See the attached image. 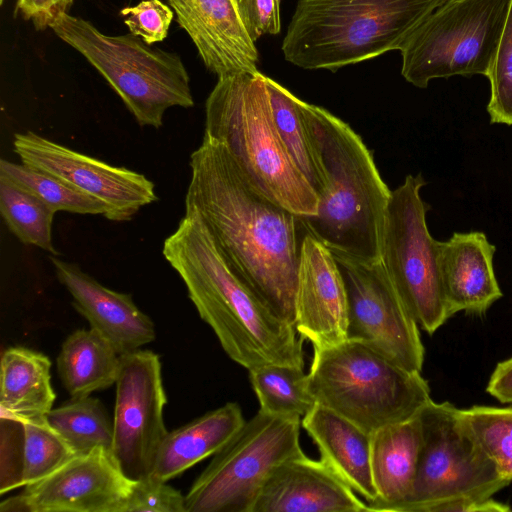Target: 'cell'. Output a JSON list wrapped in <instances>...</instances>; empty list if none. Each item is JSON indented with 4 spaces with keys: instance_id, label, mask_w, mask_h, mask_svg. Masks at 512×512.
Instances as JSON below:
<instances>
[{
    "instance_id": "1",
    "label": "cell",
    "mask_w": 512,
    "mask_h": 512,
    "mask_svg": "<svg viewBox=\"0 0 512 512\" xmlns=\"http://www.w3.org/2000/svg\"><path fill=\"white\" fill-rule=\"evenodd\" d=\"M185 208L195 210L228 264L279 319L294 326L301 216L260 192L225 147L203 137L190 156Z\"/></svg>"
},
{
    "instance_id": "2",
    "label": "cell",
    "mask_w": 512,
    "mask_h": 512,
    "mask_svg": "<svg viewBox=\"0 0 512 512\" xmlns=\"http://www.w3.org/2000/svg\"><path fill=\"white\" fill-rule=\"evenodd\" d=\"M162 253L234 362L248 371L268 364L304 367V340L234 272L195 210L185 208Z\"/></svg>"
},
{
    "instance_id": "3",
    "label": "cell",
    "mask_w": 512,
    "mask_h": 512,
    "mask_svg": "<svg viewBox=\"0 0 512 512\" xmlns=\"http://www.w3.org/2000/svg\"><path fill=\"white\" fill-rule=\"evenodd\" d=\"M301 109L326 176L316 215L302 217L306 230L334 256L381 259L391 190L373 152L349 124L328 110L303 100Z\"/></svg>"
},
{
    "instance_id": "4",
    "label": "cell",
    "mask_w": 512,
    "mask_h": 512,
    "mask_svg": "<svg viewBox=\"0 0 512 512\" xmlns=\"http://www.w3.org/2000/svg\"><path fill=\"white\" fill-rule=\"evenodd\" d=\"M203 137L222 144L265 196L298 216L316 215L319 197L280 138L265 75L219 77L206 100Z\"/></svg>"
},
{
    "instance_id": "5",
    "label": "cell",
    "mask_w": 512,
    "mask_h": 512,
    "mask_svg": "<svg viewBox=\"0 0 512 512\" xmlns=\"http://www.w3.org/2000/svg\"><path fill=\"white\" fill-rule=\"evenodd\" d=\"M445 0H298L282 43L284 58L336 71L399 50Z\"/></svg>"
},
{
    "instance_id": "6",
    "label": "cell",
    "mask_w": 512,
    "mask_h": 512,
    "mask_svg": "<svg viewBox=\"0 0 512 512\" xmlns=\"http://www.w3.org/2000/svg\"><path fill=\"white\" fill-rule=\"evenodd\" d=\"M313 351L308 387L316 403L370 434L416 417L431 400L421 372L410 371L361 342L346 339Z\"/></svg>"
},
{
    "instance_id": "7",
    "label": "cell",
    "mask_w": 512,
    "mask_h": 512,
    "mask_svg": "<svg viewBox=\"0 0 512 512\" xmlns=\"http://www.w3.org/2000/svg\"><path fill=\"white\" fill-rule=\"evenodd\" d=\"M50 28L96 68L139 125L159 128L167 109L194 105L189 75L178 54L154 49L132 33L105 35L68 13Z\"/></svg>"
},
{
    "instance_id": "8",
    "label": "cell",
    "mask_w": 512,
    "mask_h": 512,
    "mask_svg": "<svg viewBox=\"0 0 512 512\" xmlns=\"http://www.w3.org/2000/svg\"><path fill=\"white\" fill-rule=\"evenodd\" d=\"M511 0H445L399 49L401 74L418 88L436 78L487 76Z\"/></svg>"
},
{
    "instance_id": "9",
    "label": "cell",
    "mask_w": 512,
    "mask_h": 512,
    "mask_svg": "<svg viewBox=\"0 0 512 512\" xmlns=\"http://www.w3.org/2000/svg\"><path fill=\"white\" fill-rule=\"evenodd\" d=\"M418 418L417 472L401 512H446L458 502L490 498L511 483L462 427L457 407L431 399Z\"/></svg>"
},
{
    "instance_id": "10",
    "label": "cell",
    "mask_w": 512,
    "mask_h": 512,
    "mask_svg": "<svg viewBox=\"0 0 512 512\" xmlns=\"http://www.w3.org/2000/svg\"><path fill=\"white\" fill-rule=\"evenodd\" d=\"M301 420L259 410L245 421L191 485L186 512H252L274 468L303 453Z\"/></svg>"
},
{
    "instance_id": "11",
    "label": "cell",
    "mask_w": 512,
    "mask_h": 512,
    "mask_svg": "<svg viewBox=\"0 0 512 512\" xmlns=\"http://www.w3.org/2000/svg\"><path fill=\"white\" fill-rule=\"evenodd\" d=\"M426 184L419 173L407 175L391 190L381 260L418 326L433 334L450 317L441 268V241L427 227L429 206L420 196Z\"/></svg>"
},
{
    "instance_id": "12",
    "label": "cell",
    "mask_w": 512,
    "mask_h": 512,
    "mask_svg": "<svg viewBox=\"0 0 512 512\" xmlns=\"http://www.w3.org/2000/svg\"><path fill=\"white\" fill-rule=\"evenodd\" d=\"M334 257L347 294V339L369 346L410 371L421 372L425 350L420 327L382 260Z\"/></svg>"
},
{
    "instance_id": "13",
    "label": "cell",
    "mask_w": 512,
    "mask_h": 512,
    "mask_svg": "<svg viewBox=\"0 0 512 512\" xmlns=\"http://www.w3.org/2000/svg\"><path fill=\"white\" fill-rule=\"evenodd\" d=\"M166 402L159 355L140 349L121 354L111 452L134 481L151 474L168 433L163 420Z\"/></svg>"
},
{
    "instance_id": "14",
    "label": "cell",
    "mask_w": 512,
    "mask_h": 512,
    "mask_svg": "<svg viewBox=\"0 0 512 512\" xmlns=\"http://www.w3.org/2000/svg\"><path fill=\"white\" fill-rule=\"evenodd\" d=\"M134 480L112 452L76 454L44 478L0 503L1 512H126Z\"/></svg>"
},
{
    "instance_id": "15",
    "label": "cell",
    "mask_w": 512,
    "mask_h": 512,
    "mask_svg": "<svg viewBox=\"0 0 512 512\" xmlns=\"http://www.w3.org/2000/svg\"><path fill=\"white\" fill-rule=\"evenodd\" d=\"M13 148L21 163L103 202L109 220L128 221L158 199L154 183L145 175L77 152L32 131L15 134Z\"/></svg>"
},
{
    "instance_id": "16",
    "label": "cell",
    "mask_w": 512,
    "mask_h": 512,
    "mask_svg": "<svg viewBox=\"0 0 512 512\" xmlns=\"http://www.w3.org/2000/svg\"><path fill=\"white\" fill-rule=\"evenodd\" d=\"M347 323V294L338 263L307 231L299 256L294 328L313 348H323L347 339Z\"/></svg>"
},
{
    "instance_id": "17",
    "label": "cell",
    "mask_w": 512,
    "mask_h": 512,
    "mask_svg": "<svg viewBox=\"0 0 512 512\" xmlns=\"http://www.w3.org/2000/svg\"><path fill=\"white\" fill-rule=\"evenodd\" d=\"M206 68L219 77L257 73L259 54L236 0H168Z\"/></svg>"
},
{
    "instance_id": "18",
    "label": "cell",
    "mask_w": 512,
    "mask_h": 512,
    "mask_svg": "<svg viewBox=\"0 0 512 512\" xmlns=\"http://www.w3.org/2000/svg\"><path fill=\"white\" fill-rule=\"evenodd\" d=\"M58 281L73 298L72 305L119 355L155 340V326L130 294L111 290L84 272L76 263L49 257Z\"/></svg>"
},
{
    "instance_id": "19",
    "label": "cell",
    "mask_w": 512,
    "mask_h": 512,
    "mask_svg": "<svg viewBox=\"0 0 512 512\" xmlns=\"http://www.w3.org/2000/svg\"><path fill=\"white\" fill-rule=\"evenodd\" d=\"M348 511H369V507L321 460L304 453L274 468L252 508V512Z\"/></svg>"
},
{
    "instance_id": "20",
    "label": "cell",
    "mask_w": 512,
    "mask_h": 512,
    "mask_svg": "<svg viewBox=\"0 0 512 512\" xmlns=\"http://www.w3.org/2000/svg\"><path fill=\"white\" fill-rule=\"evenodd\" d=\"M495 246L480 231L455 232L441 241L440 268L450 315L484 314L502 297L495 276Z\"/></svg>"
},
{
    "instance_id": "21",
    "label": "cell",
    "mask_w": 512,
    "mask_h": 512,
    "mask_svg": "<svg viewBox=\"0 0 512 512\" xmlns=\"http://www.w3.org/2000/svg\"><path fill=\"white\" fill-rule=\"evenodd\" d=\"M301 425L317 445L320 460L366 500H377L371 471V434L316 403Z\"/></svg>"
},
{
    "instance_id": "22",
    "label": "cell",
    "mask_w": 512,
    "mask_h": 512,
    "mask_svg": "<svg viewBox=\"0 0 512 512\" xmlns=\"http://www.w3.org/2000/svg\"><path fill=\"white\" fill-rule=\"evenodd\" d=\"M421 445L418 415L371 434V471L378 498L369 511L401 512L414 486Z\"/></svg>"
},
{
    "instance_id": "23",
    "label": "cell",
    "mask_w": 512,
    "mask_h": 512,
    "mask_svg": "<svg viewBox=\"0 0 512 512\" xmlns=\"http://www.w3.org/2000/svg\"><path fill=\"white\" fill-rule=\"evenodd\" d=\"M241 407L235 402L209 411L168 432L150 475L168 482L221 450L244 425Z\"/></svg>"
},
{
    "instance_id": "24",
    "label": "cell",
    "mask_w": 512,
    "mask_h": 512,
    "mask_svg": "<svg viewBox=\"0 0 512 512\" xmlns=\"http://www.w3.org/2000/svg\"><path fill=\"white\" fill-rule=\"evenodd\" d=\"M50 368V359L41 352L6 349L1 357L0 416L21 422L45 416L56 398Z\"/></svg>"
},
{
    "instance_id": "25",
    "label": "cell",
    "mask_w": 512,
    "mask_h": 512,
    "mask_svg": "<svg viewBox=\"0 0 512 512\" xmlns=\"http://www.w3.org/2000/svg\"><path fill=\"white\" fill-rule=\"evenodd\" d=\"M120 355L113 345L94 329H79L62 344L57 370L71 398L90 396L116 384Z\"/></svg>"
},
{
    "instance_id": "26",
    "label": "cell",
    "mask_w": 512,
    "mask_h": 512,
    "mask_svg": "<svg viewBox=\"0 0 512 512\" xmlns=\"http://www.w3.org/2000/svg\"><path fill=\"white\" fill-rule=\"evenodd\" d=\"M265 82L280 138L296 167L320 197L325 191L326 176L301 109V99L267 76Z\"/></svg>"
},
{
    "instance_id": "27",
    "label": "cell",
    "mask_w": 512,
    "mask_h": 512,
    "mask_svg": "<svg viewBox=\"0 0 512 512\" xmlns=\"http://www.w3.org/2000/svg\"><path fill=\"white\" fill-rule=\"evenodd\" d=\"M249 380L260 411L304 417L316 404L301 366L268 364L249 370Z\"/></svg>"
},
{
    "instance_id": "28",
    "label": "cell",
    "mask_w": 512,
    "mask_h": 512,
    "mask_svg": "<svg viewBox=\"0 0 512 512\" xmlns=\"http://www.w3.org/2000/svg\"><path fill=\"white\" fill-rule=\"evenodd\" d=\"M45 419L72 448L75 454L94 448L111 451L113 421L103 403L90 396L71 398L65 404L52 408Z\"/></svg>"
},
{
    "instance_id": "29",
    "label": "cell",
    "mask_w": 512,
    "mask_h": 512,
    "mask_svg": "<svg viewBox=\"0 0 512 512\" xmlns=\"http://www.w3.org/2000/svg\"><path fill=\"white\" fill-rule=\"evenodd\" d=\"M0 213L9 230L24 244L53 255L52 223L55 211L38 197L0 175Z\"/></svg>"
},
{
    "instance_id": "30",
    "label": "cell",
    "mask_w": 512,
    "mask_h": 512,
    "mask_svg": "<svg viewBox=\"0 0 512 512\" xmlns=\"http://www.w3.org/2000/svg\"><path fill=\"white\" fill-rule=\"evenodd\" d=\"M0 175L26 189L55 212L107 215V207L100 200L80 192L59 178L6 159L0 160Z\"/></svg>"
},
{
    "instance_id": "31",
    "label": "cell",
    "mask_w": 512,
    "mask_h": 512,
    "mask_svg": "<svg viewBox=\"0 0 512 512\" xmlns=\"http://www.w3.org/2000/svg\"><path fill=\"white\" fill-rule=\"evenodd\" d=\"M458 419L500 473L512 482V407L458 408Z\"/></svg>"
},
{
    "instance_id": "32",
    "label": "cell",
    "mask_w": 512,
    "mask_h": 512,
    "mask_svg": "<svg viewBox=\"0 0 512 512\" xmlns=\"http://www.w3.org/2000/svg\"><path fill=\"white\" fill-rule=\"evenodd\" d=\"M22 424L23 486L44 478L76 455L45 416L26 419Z\"/></svg>"
},
{
    "instance_id": "33",
    "label": "cell",
    "mask_w": 512,
    "mask_h": 512,
    "mask_svg": "<svg viewBox=\"0 0 512 512\" xmlns=\"http://www.w3.org/2000/svg\"><path fill=\"white\" fill-rule=\"evenodd\" d=\"M486 77L491 85L487 106L491 122L512 125V0L493 64Z\"/></svg>"
},
{
    "instance_id": "34",
    "label": "cell",
    "mask_w": 512,
    "mask_h": 512,
    "mask_svg": "<svg viewBox=\"0 0 512 512\" xmlns=\"http://www.w3.org/2000/svg\"><path fill=\"white\" fill-rule=\"evenodd\" d=\"M120 15L130 33L152 45L167 37L174 13L160 0H143L136 6L124 7Z\"/></svg>"
},
{
    "instance_id": "35",
    "label": "cell",
    "mask_w": 512,
    "mask_h": 512,
    "mask_svg": "<svg viewBox=\"0 0 512 512\" xmlns=\"http://www.w3.org/2000/svg\"><path fill=\"white\" fill-rule=\"evenodd\" d=\"M126 512H186L185 496L168 482L148 475L134 481Z\"/></svg>"
},
{
    "instance_id": "36",
    "label": "cell",
    "mask_w": 512,
    "mask_h": 512,
    "mask_svg": "<svg viewBox=\"0 0 512 512\" xmlns=\"http://www.w3.org/2000/svg\"><path fill=\"white\" fill-rule=\"evenodd\" d=\"M23 424L1 417V494L22 485Z\"/></svg>"
},
{
    "instance_id": "37",
    "label": "cell",
    "mask_w": 512,
    "mask_h": 512,
    "mask_svg": "<svg viewBox=\"0 0 512 512\" xmlns=\"http://www.w3.org/2000/svg\"><path fill=\"white\" fill-rule=\"evenodd\" d=\"M245 28L256 42L281 30L280 0H236Z\"/></svg>"
},
{
    "instance_id": "38",
    "label": "cell",
    "mask_w": 512,
    "mask_h": 512,
    "mask_svg": "<svg viewBox=\"0 0 512 512\" xmlns=\"http://www.w3.org/2000/svg\"><path fill=\"white\" fill-rule=\"evenodd\" d=\"M74 0H18L17 11L24 19L32 20L36 30L51 27L62 14L67 13Z\"/></svg>"
},
{
    "instance_id": "39",
    "label": "cell",
    "mask_w": 512,
    "mask_h": 512,
    "mask_svg": "<svg viewBox=\"0 0 512 512\" xmlns=\"http://www.w3.org/2000/svg\"><path fill=\"white\" fill-rule=\"evenodd\" d=\"M486 390L501 403H512V357L497 364Z\"/></svg>"
},
{
    "instance_id": "40",
    "label": "cell",
    "mask_w": 512,
    "mask_h": 512,
    "mask_svg": "<svg viewBox=\"0 0 512 512\" xmlns=\"http://www.w3.org/2000/svg\"><path fill=\"white\" fill-rule=\"evenodd\" d=\"M5 0H0V3L3 4Z\"/></svg>"
}]
</instances>
